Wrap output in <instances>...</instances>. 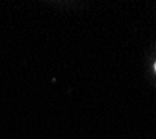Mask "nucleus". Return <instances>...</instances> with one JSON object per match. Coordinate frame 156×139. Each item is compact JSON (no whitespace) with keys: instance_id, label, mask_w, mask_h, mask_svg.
<instances>
[{"instance_id":"nucleus-1","label":"nucleus","mask_w":156,"mask_h":139,"mask_svg":"<svg viewBox=\"0 0 156 139\" xmlns=\"http://www.w3.org/2000/svg\"><path fill=\"white\" fill-rule=\"evenodd\" d=\"M155 71H156V63H155Z\"/></svg>"}]
</instances>
